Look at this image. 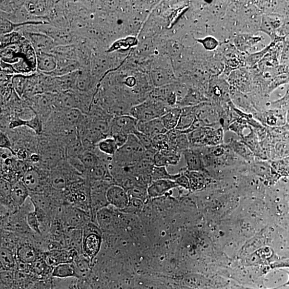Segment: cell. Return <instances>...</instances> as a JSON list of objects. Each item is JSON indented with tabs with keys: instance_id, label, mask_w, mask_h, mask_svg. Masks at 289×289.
Returning <instances> with one entry per match:
<instances>
[{
	"instance_id": "54",
	"label": "cell",
	"mask_w": 289,
	"mask_h": 289,
	"mask_svg": "<svg viewBox=\"0 0 289 289\" xmlns=\"http://www.w3.org/2000/svg\"><path fill=\"white\" fill-rule=\"evenodd\" d=\"M286 92L289 93V83L288 84L287 88V90H286Z\"/></svg>"
},
{
	"instance_id": "26",
	"label": "cell",
	"mask_w": 289,
	"mask_h": 289,
	"mask_svg": "<svg viewBox=\"0 0 289 289\" xmlns=\"http://www.w3.org/2000/svg\"><path fill=\"white\" fill-rule=\"evenodd\" d=\"M181 113V108H172L160 118L164 128L168 131L176 128Z\"/></svg>"
},
{
	"instance_id": "46",
	"label": "cell",
	"mask_w": 289,
	"mask_h": 289,
	"mask_svg": "<svg viewBox=\"0 0 289 289\" xmlns=\"http://www.w3.org/2000/svg\"><path fill=\"white\" fill-rule=\"evenodd\" d=\"M28 9L32 14H40L44 13L45 3L43 2H31L28 4Z\"/></svg>"
},
{
	"instance_id": "27",
	"label": "cell",
	"mask_w": 289,
	"mask_h": 289,
	"mask_svg": "<svg viewBox=\"0 0 289 289\" xmlns=\"http://www.w3.org/2000/svg\"><path fill=\"white\" fill-rule=\"evenodd\" d=\"M79 160L87 171L98 166L104 161L96 152V148L94 150H85L79 156Z\"/></svg>"
},
{
	"instance_id": "5",
	"label": "cell",
	"mask_w": 289,
	"mask_h": 289,
	"mask_svg": "<svg viewBox=\"0 0 289 289\" xmlns=\"http://www.w3.org/2000/svg\"><path fill=\"white\" fill-rule=\"evenodd\" d=\"M138 120L130 115L114 117L110 121V137L129 136L137 130Z\"/></svg>"
},
{
	"instance_id": "23",
	"label": "cell",
	"mask_w": 289,
	"mask_h": 289,
	"mask_svg": "<svg viewBox=\"0 0 289 289\" xmlns=\"http://www.w3.org/2000/svg\"><path fill=\"white\" fill-rule=\"evenodd\" d=\"M151 77L154 86L156 88L174 83V76L171 75L170 71L162 67L152 70Z\"/></svg>"
},
{
	"instance_id": "37",
	"label": "cell",
	"mask_w": 289,
	"mask_h": 289,
	"mask_svg": "<svg viewBox=\"0 0 289 289\" xmlns=\"http://www.w3.org/2000/svg\"><path fill=\"white\" fill-rule=\"evenodd\" d=\"M28 79V77L21 74L15 75L12 78V84L20 97H22L24 92L26 91Z\"/></svg>"
},
{
	"instance_id": "39",
	"label": "cell",
	"mask_w": 289,
	"mask_h": 289,
	"mask_svg": "<svg viewBox=\"0 0 289 289\" xmlns=\"http://www.w3.org/2000/svg\"><path fill=\"white\" fill-rule=\"evenodd\" d=\"M27 222L30 230L36 234L42 235L40 222L37 215L34 211L27 214Z\"/></svg>"
},
{
	"instance_id": "1",
	"label": "cell",
	"mask_w": 289,
	"mask_h": 289,
	"mask_svg": "<svg viewBox=\"0 0 289 289\" xmlns=\"http://www.w3.org/2000/svg\"><path fill=\"white\" fill-rule=\"evenodd\" d=\"M146 151L137 137L130 135L125 144L118 149L112 162L120 167L134 166L143 159Z\"/></svg>"
},
{
	"instance_id": "44",
	"label": "cell",
	"mask_w": 289,
	"mask_h": 289,
	"mask_svg": "<svg viewBox=\"0 0 289 289\" xmlns=\"http://www.w3.org/2000/svg\"><path fill=\"white\" fill-rule=\"evenodd\" d=\"M75 86L80 91H86L89 90L90 86V78L87 75L79 73Z\"/></svg>"
},
{
	"instance_id": "51",
	"label": "cell",
	"mask_w": 289,
	"mask_h": 289,
	"mask_svg": "<svg viewBox=\"0 0 289 289\" xmlns=\"http://www.w3.org/2000/svg\"><path fill=\"white\" fill-rule=\"evenodd\" d=\"M30 159L33 162H37L40 160L39 156L37 154H35L31 155Z\"/></svg>"
},
{
	"instance_id": "11",
	"label": "cell",
	"mask_w": 289,
	"mask_h": 289,
	"mask_svg": "<svg viewBox=\"0 0 289 289\" xmlns=\"http://www.w3.org/2000/svg\"><path fill=\"white\" fill-rule=\"evenodd\" d=\"M263 40V38L260 35L240 33L235 36L233 43L237 50L249 54L253 47L262 45Z\"/></svg>"
},
{
	"instance_id": "30",
	"label": "cell",
	"mask_w": 289,
	"mask_h": 289,
	"mask_svg": "<svg viewBox=\"0 0 289 289\" xmlns=\"http://www.w3.org/2000/svg\"><path fill=\"white\" fill-rule=\"evenodd\" d=\"M45 22L39 21H28L15 23L7 19L2 18L1 20V33L3 35L13 32L15 29L26 25H38L44 24Z\"/></svg>"
},
{
	"instance_id": "49",
	"label": "cell",
	"mask_w": 289,
	"mask_h": 289,
	"mask_svg": "<svg viewBox=\"0 0 289 289\" xmlns=\"http://www.w3.org/2000/svg\"><path fill=\"white\" fill-rule=\"evenodd\" d=\"M125 83L128 88H134L136 86V79L133 76L128 77L125 80Z\"/></svg>"
},
{
	"instance_id": "53",
	"label": "cell",
	"mask_w": 289,
	"mask_h": 289,
	"mask_svg": "<svg viewBox=\"0 0 289 289\" xmlns=\"http://www.w3.org/2000/svg\"><path fill=\"white\" fill-rule=\"evenodd\" d=\"M288 279L287 282L285 283L283 286H286V285H289V272H288Z\"/></svg>"
},
{
	"instance_id": "6",
	"label": "cell",
	"mask_w": 289,
	"mask_h": 289,
	"mask_svg": "<svg viewBox=\"0 0 289 289\" xmlns=\"http://www.w3.org/2000/svg\"><path fill=\"white\" fill-rule=\"evenodd\" d=\"M227 82L231 88L241 92L251 91L253 84L252 71L246 67L235 70L228 76Z\"/></svg>"
},
{
	"instance_id": "33",
	"label": "cell",
	"mask_w": 289,
	"mask_h": 289,
	"mask_svg": "<svg viewBox=\"0 0 289 289\" xmlns=\"http://www.w3.org/2000/svg\"><path fill=\"white\" fill-rule=\"evenodd\" d=\"M176 174H171L168 172L166 167H157L154 166L151 172L153 181L161 179H170L175 180L178 176Z\"/></svg>"
},
{
	"instance_id": "17",
	"label": "cell",
	"mask_w": 289,
	"mask_h": 289,
	"mask_svg": "<svg viewBox=\"0 0 289 289\" xmlns=\"http://www.w3.org/2000/svg\"><path fill=\"white\" fill-rule=\"evenodd\" d=\"M182 154L187 164V170L204 172V167L200 152L189 148L184 151Z\"/></svg>"
},
{
	"instance_id": "15",
	"label": "cell",
	"mask_w": 289,
	"mask_h": 289,
	"mask_svg": "<svg viewBox=\"0 0 289 289\" xmlns=\"http://www.w3.org/2000/svg\"><path fill=\"white\" fill-rule=\"evenodd\" d=\"M287 111L272 108L261 114L262 118L267 125L272 127H281L286 123Z\"/></svg>"
},
{
	"instance_id": "29",
	"label": "cell",
	"mask_w": 289,
	"mask_h": 289,
	"mask_svg": "<svg viewBox=\"0 0 289 289\" xmlns=\"http://www.w3.org/2000/svg\"><path fill=\"white\" fill-rule=\"evenodd\" d=\"M96 147L101 153L111 157H113L119 149L115 140L111 137L101 140Z\"/></svg>"
},
{
	"instance_id": "18",
	"label": "cell",
	"mask_w": 289,
	"mask_h": 289,
	"mask_svg": "<svg viewBox=\"0 0 289 289\" xmlns=\"http://www.w3.org/2000/svg\"><path fill=\"white\" fill-rule=\"evenodd\" d=\"M52 275L58 279H80L78 272L74 263H65L57 265L53 268Z\"/></svg>"
},
{
	"instance_id": "8",
	"label": "cell",
	"mask_w": 289,
	"mask_h": 289,
	"mask_svg": "<svg viewBox=\"0 0 289 289\" xmlns=\"http://www.w3.org/2000/svg\"><path fill=\"white\" fill-rule=\"evenodd\" d=\"M106 198L108 203L116 209L121 211L125 209L129 203L128 192L122 187L114 184L107 191Z\"/></svg>"
},
{
	"instance_id": "22",
	"label": "cell",
	"mask_w": 289,
	"mask_h": 289,
	"mask_svg": "<svg viewBox=\"0 0 289 289\" xmlns=\"http://www.w3.org/2000/svg\"><path fill=\"white\" fill-rule=\"evenodd\" d=\"M15 256L17 261L28 264H32L40 259L37 250L29 244L19 246L17 249Z\"/></svg>"
},
{
	"instance_id": "34",
	"label": "cell",
	"mask_w": 289,
	"mask_h": 289,
	"mask_svg": "<svg viewBox=\"0 0 289 289\" xmlns=\"http://www.w3.org/2000/svg\"><path fill=\"white\" fill-rule=\"evenodd\" d=\"M64 119L66 123L69 125H77L82 122L84 116L78 108H71L65 113Z\"/></svg>"
},
{
	"instance_id": "52",
	"label": "cell",
	"mask_w": 289,
	"mask_h": 289,
	"mask_svg": "<svg viewBox=\"0 0 289 289\" xmlns=\"http://www.w3.org/2000/svg\"><path fill=\"white\" fill-rule=\"evenodd\" d=\"M286 123L289 125V110L286 113Z\"/></svg>"
},
{
	"instance_id": "25",
	"label": "cell",
	"mask_w": 289,
	"mask_h": 289,
	"mask_svg": "<svg viewBox=\"0 0 289 289\" xmlns=\"http://www.w3.org/2000/svg\"><path fill=\"white\" fill-rule=\"evenodd\" d=\"M1 271H13L17 267L16 256L10 249L2 247L0 251Z\"/></svg>"
},
{
	"instance_id": "13",
	"label": "cell",
	"mask_w": 289,
	"mask_h": 289,
	"mask_svg": "<svg viewBox=\"0 0 289 289\" xmlns=\"http://www.w3.org/2000/svg\"><path fill=\"white\" fill-rule=\"evenodd\" d=\"M137 130L153 139L156 136L166 134L168 131L164 128L160 118L148 122H138Z\"/></svg>"
},
{
	"instance_id": "38",
	"label": "cell",
	"mask_w": 289,
	"mask_h": 289,
	"mask_svg": "<svg viewBox=\"0 0 289 289\" xmlns=\"http://www.w3.org/2000/svg\"><path fill=\"white\" fill-rule=\"evenodd\" d=\"M12 184L4 178L1 179V203L2 206L10 208V194Z\"/></svg>"
},
{
	"instance_id": "24",
	"label": "cell",
	"mask_w": 289,
	"mask_h": 289,
	"mask_svg": "<svg viewBox=\"0 0 289 289\" xmlns=\"http://www.w3.org/2000/svg\"><path fill=\"white\" fill-rule=\"evenodd\" d=\"M23 126L27 127L35 132L36 134L39 135L42 134L43 129L42 120L37 114L30 119H15L9 124L10 129Z\"/></svg>"
},
{
	"instance_id": "28",
	"label": "cell",
	"mask_w": 289,
	"mask_h": 289,
	"mask_svg": "<svg viewBox=\"0 0 289 289\" xmlns=\"http://www.w3.org/2000/svg\"><path fill=\"white\" fill-rule=\"evenodd\" d=\"M182 171L189 179L190 189H200L205 184L206 178L202 173L203 172L189 171L187 169Z\"/></svg>"
},
{
	"instance_id": "9",
	"label": "cell",
	"mask_w": 289,
	"mask_h": 289,
	"mask_svg": "<svg viewBox=\"0 0 289 289\" xmlns=\"http://www.w3.org/2000/svg\"><path fill=\"white\" fill-rule=\"evenodd\" d=\"M30 195L29 191L22 180L12 183L9 209L14 213L16 212L26 202Z\"/></svg>"
},
{
	"instance_id": "42",
	"label": "cell",
	"mask_w": 289,
	"mask_h": 289,
	"mask_svg": "<svg viewBox=\"0 0 289 289\" xmlns=\"http://www.w3.org/2000/svg\"><path fill=\"white\" fill-rule=\"evenodd\" d=\"M197 42L202 45L204 49L209 51L215 50L219 46V42L213 36H207L202 39H196Z\"/></svg>"
},
{
	"instance_id": "32",
	"label": "cell",
	"mask_w": 289,
	"mask_h": 289,
	"mask_svg": "<svg viewBox=\"0 0 289 289\" xmlns=\"http://www.w3.org/2000/svg\"><path fill=\"white\" fill-rule=\"evenodd\" d=\"M273 44V42H271L269 46L265 47L261 50L254 53L248 54L245 58L246 66H247L249 68L257 67L262 58L270 51Z\"/></svg>"
},
{
	"instance_id": "16",
	"label": "cell",
	"mask_w": 289,
	"mask_h": 289,
	"mask_svg": "<svg viewBox=\"0 0 289 289\" xmlns=\"http://www.w3.org/2000/svg\"><path fill=\"white\" fill-rule=\"evenodd\" d=\"M37 53V68L45 74L51 73L57 66V58L53 54L47 52Z\"/></svg>"
},
{
	"instance_id": "20",
	"label": "cell",
	"mask_w": 289,
	"mask_h": 289,
	"mask_svg": "<svg viewBox=\"0 0 289 289\" xmlns=\"http://www.w3.org/2000/svg\"><path fill=\"white\" fill-rule=\"evenodd\" d=\"M181 155V153L175 151H171L167 153L158 152L154 158V165L157 167H166L170 166H175L180 161Z\"/></svg>"
},
{
	"instance_id": "21",
	"label": "cell",
	"mask_w": 289,
	"mask_h": 289,
	"mask_svg": "<svg viewBox=\"0 0 289 289\" xmlns=\"http://www.w3.org/2000/svg\"><path fill=\"white\" fill-rule=\"evenodd\" d=\"M78 64L75 60L66 58H61L58 60L56 69L50 74L51 76L57 77L64 76L78 71Z\"/></svg>"
},
{
	"instance_id": "35",
	"label": "cell",
	"mask_w": 289,
	"mask_h": 289,
	"mask_svg": "<svg viewBox=\"0 0 289 289\" xmlns=\"http://www.w3.org/2000/svg\"><path fill=\"white\" fill-rule=\"evenodd\" d=\"M74 262L76 265L80 279L84 278V276H86L89 272L90 262L91 261L85 255L80 254L76 257Z\"/></svg>"
},
{
	"instance_id": "3",
	"label": "cell",
	"mask_w": 289,
	"mask_h": 289,
	"mask_svg": "<svg viewBox=\"0 0 289 289\" xmlns=\"http://www.w3.org/2000/svg\"><path fill=\"white\" fill-rule=\"evenodd\" d=\"M102 243L99 229L91 221L82 229V254L92 262L98 255Z\"/></svg>"
},
{
	"instance_id": "47",
	"label": "cell",
	"mask_w": 289,
	"mask_h": 289,
	"mask_svg": "<svg viewBox=\"0 0 289 289\" xmlns=\"http://www.w3.org/2000/svg\"><path fill=\"white\" fill-rule=\"evenodd\" d=\"M178 176L175 182L178 187H182L186 189H190V182L188 177L181 170L178 173Z\"/></svg>"
},
{
	"instance_id": "40",
	"label": "cell",
	"mask_w": 289,
	"mask_h": 289,
	"mask_svg": "<svg viewBox=\"0 0 289 289\" xmlns=\"http://www.w3.org/2000/svg\"><path fill=\"white\" fill-rule=\"evenodd\" d=\"M22 37L19 33L13 32L5 34L2 38V50L11 45L19 44L23 42Z\"/></svg>"
},
{
	"instance_id": "2",
	"label": "cell",
	"mask_w": 289,
	"mask_h": 289,
	"mask_svg": "<svg viewBox=\"0 0 289 289\" xmlns=\"http://www.w3.org/2000/svg\"><path fill=\"white\" fill-rule=\"evenodd\" d=\"M172 108L164 102L149 97L131 108L129 115L139 122H148L160 118Z\"/></svg>"
},
{
	"instance_id": "50",
	"label": "cell",
	"mask_w": 289,
	"mask_h": 289,
	"mask_svg": "<svg viewBox=\"0 0 289 289\" xmlns=\"http://www.w3.org/2000/svg\"><path fill=\"white\" fill-rule=\"evenodd\" d=\"M65 289H81L78 283L73 282L67 286Z\"/></svg>"
},
{
	"instance_id": "31",
	"label": "cell",
	"mask_w": 289,
	"mask_h": 289,
	"mask_svg": "<svg viewBox=\"0 0 289 289\" xmlns=\"http://www.w3.org/2000/svg\"><path fill=\"white\" fill-rule=\"evenodd\" d=\"M85 151L81 138L76 137L70 141L66 149L67 159L79 157L82 153Z\"/></svg>"
},
{
	"instance_id": "41",
	"label": "cell",
	"mask_w": 289,
	"mask_h": 289,
	"mask_svg": "<svg viewBox=\"0 0 289 289\" xmlns=\"http://www.w3.org/2000/svg\"><path fill=\"white\" fill-rule=\"evenodd\" d=\"M144 204H146V203L140 199L131 198L129 199V202L127 207L120 212L126 213L139 212L143 210Z\"/></svg>"
},
{
	"instance_id": "7",
	"label": "cell",
	"mask_w": 289,
	"mask_h": 289,
	"mask_svg": "<svg viewBox=\"0 0 289 289\" xmlns=\"http://www.w3.org/2000/svg\"><path fill=\"white\" fill-rule=\"evenodd\" d=\"M22 181L29 191L30 194L45 193L47 187V181L35 168L29 169L23 175Z\"/></svg>"
},
{
	"instance_id": "36",
	"label": "cell",
	"mask_w": 289,
	"mask_h": 289,
	"mask_svg": "<svg viewBox=\"0 0 289 289\" xmlns=\"http://www.w3.org/2000/svg\"><path fill=\"white\" fill-rule=\"evenodd\" d=\"M127 192L129 199H138L146 204L148 203L150 199L147 188L137 185L128 190Z\"/></svg>"
},
{
	"instance_id": "14",
	"label": "cell",
	"mask_w": 289,
	"mask_h": 289,
	"mask_svg": "<svg viewBox=\"0 0 289 289\" xmlns=\"http://www.w3.org/2000/svg\"><path fill=\"white\" fill-rule=\"evenodd\" d=\"M30 42L36 53L49 52L55 45L54 39L47 35L39 33H29Z\"/></svg>"
},
{
	"instance_id": "45",
	"label": "cell",
	"mask_w": 289,
	"mask_h": 289,
	"mask_svg": "<svg viewBox=\"0 0 289 289\" xmlns=\"http://www.w3.org/2000/svg\"><path fill=\"white\" fill-rule=\"evenodd\" d=\"M134 135L137 137L141 146L146 150L153 148V140L149 137L137 130Z\"/></svg>"
},
{
	"instance_id": "43",
	"label": "cell",
	"mask_w": 289,
	"mask_h": 289,
	"mask_svg": "<svg viewBox=\"0 0 289 289\" xmlns=\"http://www.w3.org/2000/svg\"><path fill=\"white\" fill-rule=\"evenodd\" d=\"M272 108L287 111L289 110V93L286 92L283 97L273 101L271 104Z\"/></svg>"
},
{
	"instance_id": "10",
	"label": "cell",
	"mask_w": 289,
	"mask_h": 289,
	"mask_svg": "<svg viewBox=\"0 0 289 289\" xmlns=\"http://www.w3.org/2000/svg\"><path fill=\"white\" fill-rule=\"evenodd\" d=\"M79 255V252L74 249L53 250L46 254L45 261L48 266L54 268L59 264L73 262Z\"/></svg>"
},
{
	"instance_id": "4",
	"label": "cell",
	"mask_w": 289,
	"mask_h": 289,
	"mask_svg": "<svg viewBox=\"0 0 289 289\" xmlns=\"http://www.w3.org/2000/svg\"><path fill=\"white\" fill-rule=\"evenodd\" d=\"M63 222L68 229L82 230L92 221L91 215L71 204H66L61 210Z\"/></svg>"
},
{
	"instance_id": "12",
	"label": "cell",
	"mask_w": 289,
	"mask_h": 289,
	"mask_svg": "<svg viewBox=\"0 0 289 289\" xmlns=\"http://www.w3.org/2000/svg\"><path fill=\"white\" fill-rule=\"evenodd\" d=\"M178 187L174 180L170 179L154 180L148 188L149 196L150 199L160 198Z\"/></svg>"
},
{
	"instance_id": "19",
	"label": "cell",
	"mask_w": 289,
	"mask_h": 289,
	"mask_svg": "<svg viewBox=\"0 0 289 289\" xmlns=\"http://www.w3.org/2000/svg\"><path fill=\"white\" fill-rule=\"evenodd\" d=\"M181 108L182 113L180 115L178 125L175 129L181 131L183 134H185L186 132L191 128L196 120L195 106L186 107Z\"/></svg>"
},
{
	"instance_id": "48",
	"label": "cell",
	"mask_w": 289,
	"mask_h": 289,
	"mask_svg": "<svg viewBox=\"0 0 289 289\" xmlns=\"http://www.w3.org/2000/svg\"><path fill=\"white\" fill-rule=\"evenodd\" d=\"M0 148H1L2 149L7 150L10 152L12 154L16 155V153H15L13 149L11 148L10 140L3 132H1V134H0Z\"/></svg>"
}]
</instances>
